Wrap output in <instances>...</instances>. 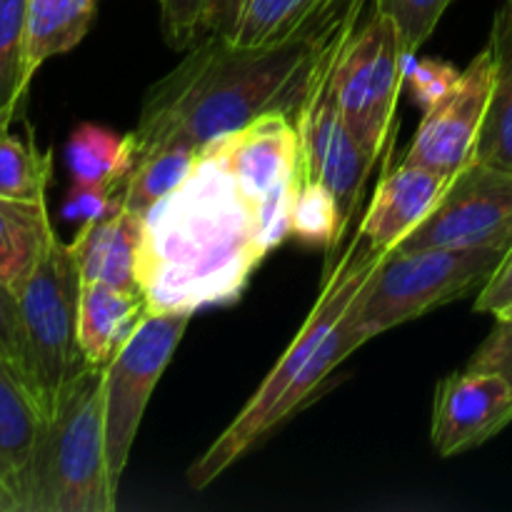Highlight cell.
Returning <instances> with one entry per match:
<instances>
[{
	"label": "cell",
	"mask_w": 512,
	"mask_h": 512,
	"mask_svg": "<svg viewBox=\"0 0 512 512\" xmlns=\"http://www.w3.org/2000/svg\"><path fill=\"white\" fill-rule=\"evenodd\" d=\"M365 8L335 23L275 45H235L208 33L140 105L133 155L160 143H188L203 153L210 143L245 128L260 115L298 118L318 65L330 45L360 23Z\"/></svg>",
	"instance_id": "6da1fadb"
},
{
	"label": "cell",
	"mask_w": 512,
	"mask_h": 512,
	"mask_svg": "<svg viewBox=\"0 0 512 512\" xmlns=\"http://www.w3.org/2000/svg\"><path fill=\"white\" fill-rule=\"evenodd\" d=\"M143 218L138 280L150 313L235 303L265 258L255 203L213 148Z\"/></svg>",
	"instance_id": "7a4b0ae2"
},
{
	"label": "cell",
	"mask_w": 512,
	"mask_h": 512,
	"mask_svg": "<svg viewBox=\"0 0 512 512\" xmlns=\"http://www.w3.org/2000/svg\"><path fill=\"white\" fill-rule=\"evenodd\" d=\"M388 255L390 253L368 248L363 238L355 233L343 258L335 260L333 268L325 270L318 300L283 358L265 375V380L258 385L253 398L245 403V408L235 415L233 423L190 465V488H208L230 465L248 455L270 430L278 428L283 420L295 415V410L313 400L323 380L350 355L338 328L340 318Z\"/></svg>",
	"instance_id": "3957f363"
},
{
	"label": "cell",
	"mask_w": 512,
	"mask_h": 512,
	"mask_svg": "<svg viewBox=\"0 0 512 512\" xmlns=\"http://www.w3.org/2000/svg\"><path fill=\"white\" fill-rule=\"evenodd\" d=\"M103 370L83 368L40 423L23 512H113Z\"/></svg>",
	"instance_id": "277c9868"
},
{
	"label": "cell",
	"mask_w": 512,
	"mask_h": 512,
	"mask_svg": "<svg viewBox=\"0 0 512 512\" xmlns=\"http://www.w3.org/2000/svg\"><path fill=\"white\" fill-rule=\"evenodd\" d=\"M510 248H395L363 285L338 328L353 355L360 345L455 300L480 293Z\"/></svg>",
	"instance_id": "5b68a950"
},
{
	"label": "cell",
	"mask_w": 512,
	"mask_h": 512,
	"mask_svg": "<svg viewBox=\"0 0 512 512\" xmlns=\"http://www.w3.org/2000/svg\"><path fill=\"white\" fill-rule=\"evenodd\" d=\"M80 278L73 245L50 228L33 273L18 290L33 403L48 418L70 380L88 368L78 343Z\"/></svg>",
	"instance_id": "8992f818"
},
{
	"label": "cell",
	"mask_w": 512,
	"mask_h": 512,
	"mask_svg": "<svg viewBox=\"0 0 512 512\" xmlns=\"http://www.w3.org/2000/svg\"><path fill=\"white\" fill-rule=\"evenodd\" d=\"M405 53L398 28L388 15L373 10L345 40L335 70V95L345 128L370 158L390 153L395 105L405 85Z\"/></svg>",
	"instance_id": "52a82bcc"
},
{
	"label": "cell",
	"mask_w": 512,
	"mask_h": 512,
	"mask_svg": "<svg viewBox=\"0 0 512 512\" xmlns=\"http://www.w3.org/2000/svg\"><path fill=\"white\" fill-rule=\"evenodd\" d=\"M355 28L340 35L330 45L328 53L323 55L308 98H305L303 108L295 118V128L300 135L298 180L300 183L303 180H320L335 195L340 213V243H343L345 233H348L350 223H353L355 213L363 203L365 185H368L370 173L378 163L365 153L363 145L345 128L338 110V95H335V70H338L340 50Z\"/></svg>",
	"instance_id": "ba28073f"
},
{
	"label": "cell",
	"mask_w": 512,
	"mask_h": 512,
	"mask_svg": "<svg viewBox=\"0 0 512 512\" xmlns=\"http://www.w3.org/2000/svg\"><path fill=\"white\" fill-rule=\"evenodd\" d=\"M193 313H148L113 363L103 370L105 450L110 485L118 493L155 385L173 360Z\"/></svg>",
	"instance_id": "9c48e42d"
},
{
	"label": "cell",
	"mask_w": 512,
	"mask_h": 512,
	"mask_svg": "<svg viewBox=\"0 0 512 512\" xmlns=\"http://www.w3.org/2000/svg\"><path fill=\"white\" fill-rule=\"evenodd\" d=\"M512 248V173L473 155L450 180L438 208L398 245L423 248Z\"/></svg>",
	"instance_id": "30bf717a"
},
{
	"label": "cell",
	"mask_w": 512,
	"mask_h": 512,
	"mask_svg": "<svg viewBox=\"0 0 512 512\" xmlns=\"http://www.w3.org/2000/svg\"><path fill=\"white\" fill-rule=\"evenodd\" d=\"M493 83L495 50L488 43L460 73L458 85L433 110L423 113L403 160L455 178L475 155Z\"/></svg>",
	"instance_id": "8fae6325"
},
{
	"label": "cell",
	"mask_w": 512,
	"mask_h": 512,
	"mask_svg": "<svg viewBox=\"0 0 512 512\" xmlns=\"http://www.w3.org/2000/svg\"><path fill=\"white\" fill-rule=\"evenodd\" d=\"M512 423V388L495 373L460 370L438 383L430 438L440 458L468 453Z\"/></svg>",
	"instance_id": "7c38bea8"
},
{
	"label": "cell",
	"mask_w": 512,
	"mask_h": 512,
	"mask_svg": "<svg viewBox=\"0 0 512 512\" xmlns=\"http://www.w3.org/2000/svg\"><path fill=\"white\" fill-rule=\"evenodd\" d=\"M208 148L220 153L253 203L265 198L270 190L298 180L300 135L293 118L283 113L260 115L245 128L210 143Z\"/></svg>",
	"instance_id": "4fadbf2b"
},
{
	"label": "cell",
	"mask_w": 512,
	"mask_h": 512,
	"mask_svg": "<svg viewBox=\"0 0 512 512\" xmlns=\"http://www.w3.org/2000/svg\"><path fill=\"white\" fill-rule=\"evenodd\" d=\"M368 0H223L210 33L235 45H275L335 23Z\"/></svg>",
	"instance_id": "5bb4252c"
},
{
	"label": "cell",
	"mask_w": 512,
	"mask_h": 512,
	"mask_svg": "<svg viewBox=\"0 0 512 512\" xmlns=\"http://www.w3.org/2000/svg\"><path fill=\"white\" fill-rule=\"evenodd\" d=\"M448 175L400 160L378 185L358 235L368 248L393 253L435 208L450 185Z\"/></svg>",
	"instance_id": "9a60e30c"
},
{
	"label": "cell",
	"mask_w": 512,
	"mask_h": 512,
	"mask_svg": "<svg viewBox=\"0 0 512 512\" xmlns=\"http://www.w3.org/2000/svg\"><path fill=\"white\" fill-rule=\"evenodd\" d=\"M145 218L120 208L118 213L80 225L73 238L83 283H108L128 290H143L138 280V260L143 248Z\"/></svg>",
	"instance_id": "2e32d148"
},
{
	"label": "cell",
	"mask_w": 512,
	"mask_h": 512,
	"mask_svg": "<svg viewBox=\"0 0 512 512\" xmlns=\"http://www.w3.org/2000/svg\"><path fill=\"white\" fill-rule=\"evenodd\" d=\"M150 313L143 290L108 283H83L78 343L90 368L105 370Z\"/></svg>",
	"instance_id": "e0dca14e"
},
{
	"label": "cell",
	"mask_w": 512,
	"mask_h": 512,
	"mask_svg": "<svg viewBox=\"0 0 512 512\" xmlns=\"http://www.w3.org/2000/svg\"><path fill=\"white\" fill-rule=\"evenodd\" d=\"M40 423L43 418L33 398L0 363V510L23 512L25 508Z\"/></svg>",
	"instance_id": "ac0fdd59"
},
{
	"label": "cell",
	"mask_w": 512,
	"mask_h": 512,
	"mask_svg": "<svg viewBox=\"0 0 512 512\" xmlns=\"http://www.w3.org/2000/svg\"><path fill=\"white\" fill-rule=\"evenodd\" d=\"M488 43L495 50V83L475 158L512 173V15L508 5L495 13Z\"/></svg>",
	"instance_id": "d6986e66"
},
{
	"label": "cell",
	"mask_w": 512,
	"mask_h": 512,
	"mask_svg": "<svg viewBox=\"0 0 512 512\" xmlns=\"http://www.w3.org/2000/svg\"><path fill=\"white\" fill-rule=\"evenodd\" d=\"M48 200L0 198V283L18 293L48 240Z\"/></svg>",
	"instance_id": "ffe728a7"
},
{
	"label": "cell",
	"mask_w": 512,
	"mask_h": 512,
	"mask_svg": "<svg viewBox=\"0 0 512 512\" xmlns=\"http://www.w3.org/2000/svg\"><path fill=\"white\" fill-rule=\"evenodd\" d=\"M65 165L75 185L123 188L133 168V140L98 123H80L65 143Z\"/></svg>",
	"instance_id": "44dd1931"
},
{
	"label": "cell",
	"mask_w": 512,
	"mask_h": 512,
	"mask_svg": "<svg viewBox=\"0 0 512 512\" xmlns=\"http://www.w3.org/2000/svg\"><path fill=\"white\" fill-rule=\"evenodd\" d=\"M98 0H28V73L73 50L88 35Z\"/></svg>",
	"instance_id": "7402d4cb"
},
{
	"label": "cell",
	"mask_w": 512,
	"mask_h": 512,
	"mask_svg": "<svg viewBox=\"0 0 512 512\" xmlns=\"http://www.w3.org/2000/svg\"><path fill=\"white\" fill-rule=\"evenodd\" d=\"M198 158L200 150L178 140L135 153L133 168L123 183V208L145 215L160 198L188 178Z\"/></svg>",
	"instance_id": "603a6c76"
},
{
	"label": "cell",
	"mask_w": 512,
	"mask_h": 512,
	"mask_svg": "<svg viewBox=\"0 0 512 512\" xmlns=\"http://www.w3.org/2000/svg\"><path fill=\"white\" fill-rule=\"evenodd\" d=\"M28 0H0V135L28 95Z\"/></svg>",
	"instance_id": "cb8c5ba5"
},
{
	"label": "cell",
	"mask_w": 512,
	"mask_h": 512,
	"mask_svg": "<svg viewBox=\"0 0 512 512\" xmlns=\"http://www.w3.org/2000/svg\"><path fill=\"white\" fill-rule=\"evenodd\" d=\"M50 175L53 153H40L33 130L28 140L10 133L0 135V198L45 200Z\"/></svg>",
	"instance_id": "d4e9b609"
},
{
	"label": "cell",
	"mask_w": 512,
	"mask_h": 512,
	"mask_svg": "<svg viewBox=\"0 0 512 512\" xmlns=\"http://www.w3.org/2000/svg\"><path fill=\"white\" fill-rule=\"evenodd\" d=\"M340 213L335 195L320 180L298 183L290 210V235L308 248H325L328 260L340 248Z\"/></svg>",
	"instance_id": "484cf974"
},
{
	"label": "cell",
	"mask_w": 512,
	"mask_h": 512,
	"mask_svg": "<svg viewBox=\"0 0 512 512\" xmlns=\"http://www.w3.org/2000/svg\"><path fill=\"white\" fill-rule=\"evenodd\" d=\"M163 38L170 48L188 50L213 30L223 0H158Z\"/></svg>",
	"instance_id": "4316f807"
},
{
	"label": "cell",
	"mask_w": 512,
	"mask_h": 512,
	"mask_svg": "<svg viewBox=\"0 0 512 512\" xmlns=\"http://www.w3.org/2000/svg\"><path fill=\"white\" fill-rule=\"evenodd\" d=\"M373 3L375 10L388 15L395 23L405 53L415 55L433 35L435 25L440 23L453 0H373Z\"/></svg>",
	"instance_id": "83f0119b"
},
{
	"label": "cell",
	"mask_w": 512,
	"mask_h": 512,
	"mask_svg": "<svg viewBox=\"0 0 512 512\" xmlns=\"http://www.w3.org/2000/svg\"><path fill=\"white\" fill-rule=\"evenodd\" d=\"M0 363L8 368V373L23 385L25 393L33 398V385H30L28 370V350H25L23 320H20L18 293L8 285L0 283Z\"/></svg>",
	"instance_id": "f1b7e54d"
},
{
	"label": "cell",
	"mask_w": 512,
	"mask_h": 512,
	"mask_svg": "<svg viewBox=\"0 0 512 512\" xmlns=\"http://www.w3.org/2000/svg\"><path fill=\"white\" fill-rule=\"evenodd\" d=\"M460 73L463 70H458L448 60L420 58L405 73V85H408V93L413 98V103L423 113H428V110H433L458 85Z\"/></svg>",
	"instance_id": "f546056e"
},
{
	"label": "cell",
	"mask_w": 512,
	"mask_h": 512,
	"mask_svg": "<svg viewBox=\"0 0 512 512\" xmlns=\"http://www.w3.org/2000/svg\"><path fill=\"white\" fill-rule=\"evenodd\" d=\"M123 208V188H93V185H70L68 195L63 200L65 220H80V225L88 220L108 218Z\"/></svg>",
	"instance_id": "4dcf8cb0"
},
{
	"label": "cell",
	"mask_w": 512,
	"mask_h": 512,
	"mask_svg": "<svg viewBox=\"0 0 512 512\" xmlns=\"http://www.w3.org/2000/svg\"><path fill=\"white\" fill-rule=\"evenodd\" d=\"M468 370L500 375L512 388V318L495 323L493 333L480 343L473 358L468 360Z\"/></svg>",
	"instance_id": "1f68e13d"
},
{
	"label": "cell",
	"mask_w": 512,
	"mask_h": 512,
	"mask_svg": "<svg viewBox=\"0 0 512 512\" xmlns=\"http://www.w3.org/2000/svg\"><path fill=\"white\" fill-rule=\"evenodd\" d=\"M475 310L478 313H490L498 320L512 318V248L498 265L488 283L480 288L478 298H475Z\"/></svg>",
	"instance_id": "d6a6232c"
},
{
	"label": "cell",
	"mask_w": 512,
	"mask_h": 512,
	"mask_svg": "<svg viewBox=\"0 0 512 512\" xmlns=\"http://www.w3.org/2000/svg\"><path fill=\"white\" fill-rule=\"evenodd\" d=\"M508 8H510V15H512V0H508Z\"/></svg>",
	"instance_id": "836d02e7"
},
{
	"label": "cell",
	"mask_w": 512,
	"mask_h": 512,
	"mask_svg": "<svg viewBox=\"0 0 512 512\" xmlns=\"http://www.w3.org/2000/svg\"><path fill=\"white\" fill-rule=\"evenodd\" d=\"M0 503H3V488H0Z\"/></svg>",
	"instance_id": "e575fe53"
}]
</instances>
